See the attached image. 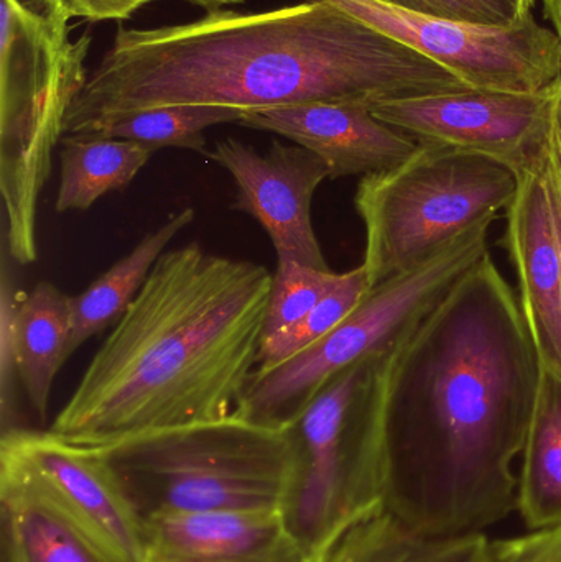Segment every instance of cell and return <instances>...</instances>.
<instances>
[{
  "mask_svg": "<svg viewBox=\"0 0 561 562\" xmlns=\"http://www.w3.org/2000/svg\"><path fill=\"white\" fill-rule=\"evenodd\" d=\"M539 376L519 297L487 252L369 363L385 510L437 538L517 512Z\"/></svg>",
  "mask_w": 561,
  "mask_h": 562,
  "instance_id": "obj_1",
  "label": "cell"
},
{
  "mask_svg": "<svg viewBox=\"0 0 561 562\" xmlns=\"http://www.w3.org/2000/svg\"><path fill=\"white\" fill-rule=\"evenodd\" d=\"M468 88L411 46L322 0L266 12L217 9L193 22L119 26L66 115L78 135L109 115L168 105L263 109Z\"/></svg>",
  "mask_w": 561,
  "mask_h": 562,
  "instance_id": "obj_2",
  "label": "cell"
},
{
  "mask_svg": "<svg viewBox=\"0 0 561 562\" xmlns=\"http://www.w3.org/2000/svg\"><path fill=\"white\" fill-rule=\"evenodd\" d=\"M272 283L266 266L198 243L167 250L49 431L102 449L233 415L259 362Z\"/></svg>",
  "mask_w": 561,
  "mask_h": 562,
  "instance_id": "obj_3",
  "label": "cell"
},
{
  "mask_svg": "<svg viewBox=\"0 0 561 562\" xmlns=\"http://www.w3.org/2000/svg\"><path fill=\"white\" fill-rule=\"evenodd\" d=\"M142 521L155 515L282 510L302 468L299 425L233 413L96 449Z\"/></svg>",
  "mask_w": 561,
  "mask_h": 562,
  "instance_id": "obj_4",
  "label": "cell"
},
{
  "mask_svg": "<svg viewBox=\"0 0 561 562\" xmlns=\"http://www.w3.org/2000/svg\"><path fill=\"white\" fill-rule=\"evenodd\" d=\"M45 0H0V193L3 252L38 259L36 217L66 115L88 81L91 33L69 35Z\"/></svg>",
  "mask_w": 561,
  "mask_h": 562,
  "instance_id": "obj_5",
  "label": "cell"
},
{
  "mask_svg": "<svg viewBox=\"0 0 561 562\" xmlns=\"http://www.w3.org/2000/svg\"><path fill=\"white\" fill-rule=\"evenodd\" d=\"M517 177L478 155L420 144L391 170L359 181L355 206L364 224L371 286L411 272L468 231L509 210Z\"/></svg>",
  "mask_w": 561,
  "mask_h": 562,
  "instance_id": "obj_6",
  "label": "cell"
},
{
  "mask_svg": "<svg viewBox=\"0 0 561 562\" xmlns=\"http://www.w3.org/2000/svg\"><path fill=\"white\" fill-rule=\"evenodd\" d=\"M490 227L468 231L411 272L372 288L328 336L267 372H254L234 413L254 422L299 425L329 380L392 346L486 256Z\"/></svg>",
  "mask_w": 561,
  "mask_h": 562,
  "instance_id": "obj_7",
  "label": "cell"
},
{
  "mask_svg": "<svg viewBox=\"0 0 561 562\" xmlns=\"http://www.w3.org/2000/svg\"><path fill=\"white\" fill-rule=\"evenodd\" d=\"M371 357L329 380L299 423L302 468L285 517L315 557L384 507L381 425L369 389Z\"/></svg>",
  "mask_w": 561,
  "mask_h": 562,
  "instance_id": "obj_8",
  "label": "cell"
},
{
  "mask_svg": "<svg viewBox=\"0 0 561 562\" xmlns=\"http://www.w3.org/2000/svg\"><path fill=\"white\" fill-rule=\"evenodd\" d=\"M411 46L468 88L540 92L561 78V45L534 13L507 26L438 19L378 0H322Z\"/></svg>",
  "mask_w": 561,
  "mask_h": 562,
  "instance_id": "obj_9",
  "label": "cell"
},
{
  "mask_svg": "<svg viewBox=\"0 0 561 562\" xmlns=\"http://www.w3.org/2000/svg\"><path fill=\"white\" fill-rule=\"evenodd\" d=\"M0 481L42 498L109 561L142 562L144 521L96 449L72 445L49 429H5Z\"/></svg>",
  "mask_w": 561,
  "mask_h": 562,
  "instance_id": "obj_10",
  "label": "cell"
},
{
  "mask_svg": "<svg viewBox=\"0 0 561 562\" xmlns=\"http://www.w3.org/2000/svg\"><path fill=\"white\" fill-rule=\"evenodd\" d=\"M560 79L540 92L464 88L382 101L371 111L420 144L487 158L517 177L546 160Z\"/></svg>",
  "mask_w": 561,
  "mask_h": 562,
  "instance_id": "obj_11",
  "label": "cell"
},
{
  "mask_svg": "<svg viewBox=\"0 0 561 562\" xmlns=\"http://www.w3.org/2000/svg\"><path fill=\"white\" fill-rule=\"evenodd\" d=\"M206 158L231 175V210L254 217L269 234L277 257L329 270L312 223V201L329 178L325 161L300 145L270 142L266 155L237 138L216 142Z\"/></svg>",
  "mask_w": 561,
  "mask_h": 562,
  "instance_id": "obj_12",
  "label": "cell"
},
{
  "mask_svg": "<svg viewBox=\"0 0 561 562\" xmlns=\"http://www.w3.org/2000/svg\"><path fill=\"white\" fill-rule=\"evenodd\" d=\"M506 213V247L530 339L540 367L561 375V247L547 155L543 164L517 175Z\"/></svg>",
  "mask_w": 561,
  "mask_h": 562,
  "instance_id": "obj_13",
  "label": "cell"
},
{
  "mask_svg": "<svg viewBox=\"0 0 561 562\" xmlns=\"http://www.w3.org/2000/svg\"><path fill=\"white\" fill-rule=\"evenodd\" d=\"M243 127L270 132L318 155L329 178L366 177L407 160L418 142L379 121L371 105L310 102L246 112Z\"/></svg>",
  "mask_w": 561,
  "mask_h": 562,
  "instance_id": "obj_14",
  "label": "cell"
},
{
  "mask_svg": "<svg viewBox=\"0 0 561 562\" xmlns=\"http://www.w3.org/2000/svg\"><path fill=\"white\" fill-rule=\"evenodd\" d=\"M142 562H316L282 510L155 515Z\"/></svg>",
  "mask_w": 561,
  "mask_h": 562,
  "instance_id": "obj_15",
  "label": "cell"
},
{
  "mask_svg": "<svg viewBox=\"0 0 561 562\" xmlns=\"http://www.w3.org/2000/svg\"><path fill=\"white\" fill-rule=\"evenodd\" d=\"M13 284L2 279V400L9 390L12 370L22 382L30 405L45 422L49 396L59 369L69 359L71 296L49 281H40L19 301Z\"/></svg>",
  "mask_w": 561,
  "mask_h": 562,
  "instance_id": "obj_16",
  "label": "cell"
},
{
  "mask_svg": "<svg viewBox=\"0 0 561 562\" xmlns=\"http://www.w3.org/2000/svg\"><path fill=\"white\" fill-rule=\"evenodd\" d=\"M517 514L527 531L561 527V375L543 367L520 456Z\"/></svg>",
  "mask_w": 561,
  "mask_h": 562,
  "instance_id": "obj_17",
  "label": "cell"
},
{
  "mask_svg": "<svg viewBox=\"0 0 561 562\" xmlns=\"http://www.w3.org/2000/svg\"><path fill=\"white\" fill-rule=\"evenodd\" d=\"M194 217L197 213L193 207L171 214L160 227L144 237L128 256L115 262L82 293L71 296L69 356L105 327L117 324L144 286L155 263L167 252L168 244L193 224Z\"/></svg>",
  "mask_w": 561,
  "mask_h": 562,
  "instance_id": "obj_18",
  "label": "cell"
},
{
  "mask_svg": "<svg viewBox=\"0 0 561 562\" xmlns=\"http://www.w3.org/2000/svg\"><path fill=\"white\" fill-rule=\"evenodd\" d=\"M486 533L425 537L384 507L346 530L316 562H486Z\"/></svg>",
  "mask_w": 561,
  "mask_h": 562,
  "instance_id": "obj_19",
  "label": "cell"
},
{
  "mask_svg": "<svg viewBox=\"0 0 561 562\" xmlns=\"http://www.w3.org/2000/svg\"><path fill=\"white\" fill-rule=\"evenodd\" d=\"M155 151L150 145L122 138L65 135L59 144L56 213L91 210L105 194L132 183Z\"/></svg>",
  "mask_w": 561,
  "mask_h": 562,
  "instance_id": "obj_20",
  "label": "cell"
},
{
  "mask_svg": "<svg viewBox=\"0 0 561 562\" xmlns=\"http://www.w3.org/2000/svg\"><path fill=\"white\" fill-rule=\"evenodd\" d=\"M2 562H111L49 505L12 482L0 481Z\"/></svg>",
  "mask_w": 561,
  "mask_h": 562,
  "instance_id": "obj_21",
  "label": "cell"
},
{
  "mask_svg": "<svg viewBox=\"0 0 561 562\" xmlns=\"http://www.w3.org/2000/svg\"><path fill=\"white\" fill-rule=\"evenodd\" d=\"M244 112L223 105H168L109 115L78 135L138 142L160 148L171 147L207 155L204 131L220 124H239Z\"/></svg>",
  "mask_w": 561,
  "mask_h": 562,
  "instance_id": "obj_22",
  "label": "cell"
},
{
  "mask_svg": "<svg viewBox=\"0 0 561 562\" xmlns=\"http://www.w3.org/2000/svg\"><path fill=\"white\" fill-rule=\"evenodd\" d=\"M372 290L364 266L343 276L341 283L329 291L299 323L280 333L266 336L260 344L259 362L254 372H267L335 330Z\"/></svg>",
  "mask_w": 561,
  "mask_h": 562,
  "instance_id": "obj_23",
  "label": "cell"
},
{
  "mask_svg": "<svg viewBox=\"0 0 561 562\" xmlns=\"http://www.w3.org/2000/svg\"><path fill=\"white\" fill-rule=\"evenodd\" d=\"M343 276L345 273L313 269L296 260L277 257L263 337L299 323L329 291L341 283Z\"/></svg>",
  "mask_w": 561,
  "mask_h": 562,
  "instance_id": "obj_24",
  "label": "cell"
},
{
  "mask_svg": "<svg viewBox=\"0 0 561 562\" xmlns=\"http://www.w3.org/2000/svg\"><path fill=\"white\" fill-rule=\"evenodd\" d=\"M397 9L438 19L507 26L524 19L516 0H378Z\"/></svg>",
  "mask_w": 561,
  "mask_h": 562,
  "instance_id": "obj_25",
  "label": "cell"
},
{
  "mask_svg": "<svg viewBox=\"0 0 561 562\" xmlns=\"http://www.w3.org/2000/svg\"><path fill=\"white\" fill-rule=\"evenodd\" d=\"M486 562H561V527L491 540Z\"/></svg>",
  "mask_w": 561,
  "mask_h": 562,
  "instance_id": "obj_26",
  "label": "cell"
},
{
  "mask_svg": "<svg viewBox=\"0 0 561 562\" xmlns=\"http://www.w3.org/2000/svg\"><path fill=\"white\" fill-rule=\"evenodd\" d=\"M65 20L82 19L86 22L131 19L141 7L157 0H45Z\"/></svg>",
  "mask_w": 561,
  "mask_h": 562,
  "instance_id": "obj_27",
  "label": "cell"
},
{
  "mask_svg": "<svg viewBox=\"0 0 561 562\" xmlns=\"http://www.w3.org/2000/svg\"><path fill=\"white\" fill-rule=\"evenodd\" d=\"M559 98V95H557ZM547 165H549L550 173L556 180L557 187L561 193V138L559 124H557V102L556 111H553L552 134H550L549 150H547Z\"/></svg>",
  "mask_w": 561,
  "mask_h": 562,
  "instance_id": "obj_28",
  "label": "cell"
},
{
  "mask_svg": "<svg viewBox=\"0 0 561 562\" xmlns=\"http://www.w3.org/2000/svg\"><path fill=\"white\" fill-rule=\"evenodd\" d=\"M543 15L549 20L550 26L553 32L559 36L561 45V0H542ZM557 124H559V132L561 138V79L559 98H557Z\"/></svg>",
  "mask_w": 561,
  "mask_h": 562,
  "instance_id": "obj_29",
  "label": "cell"
},
{
  "mask_svg": "<svg viewBox=\"0 0 561 562\" xmlns=\"http://www.w3.org/2000/svg\"><path fill=\"white\" fill-rule=\"evenodd\" d=\"M187 2L193 3V5L206 10V12H211V10L224 9L226 5L244 3L246 0H187Z\"/></svg>",
  "mask_w": 561,
  "mask_h": 562,
  "instance_id": "obj_30",
  "label": "cell"
},
{
  "mask_svg": "<svg viewBox=\"0 0 561 562\" xmlns=\"http://www.w3.org/2000/svg\"><path fill=\"white\" fill-rule=\"evenodd\" d=\"M552 134V132H550ZM550 142V140H549ZM547 173H549L550 187H552L553 204H556L557 227H559L560 247H561V193L560 188L557 187L552 173H550L549 165H547Z\"/></svg>",
  "mask_w": 561,
  "mask_h": 562,
  "instance_id": "obj_31",
  "label": "cell"
},
{
  "mask_svg": "<svg viewBox=\"0 0 561 562\" xmlns=\"http://www.w3.org/2000/svg\"><path fill=\"white\" fill-rule=\"evenodd\" d=\"M517 5H519L520 15L526 16L529 13H532L534 5H536V0H516Z\"/></svg>",
  "mask_w": 561,
  "mask_h": 562,
  "instance_id": "obj_32",
  "label": "cell"
}]
</instances>
